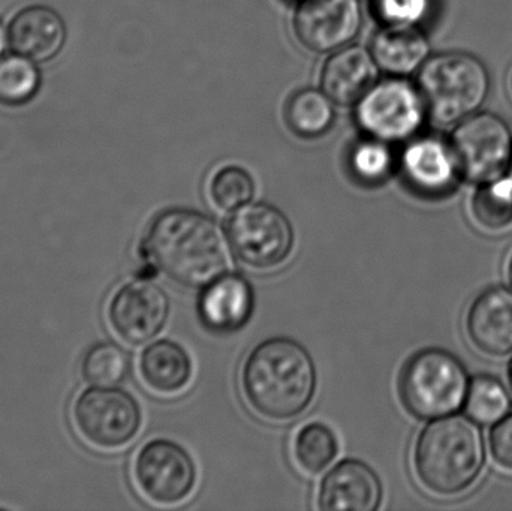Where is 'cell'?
Here are the masks:
<instances>
[{"instance_id": "1", "label": "cell", "mask_w": 512, "mask_h": 511, "mask_svg": "<svg viewBox=\"0 0 512 511\" xmlns=\"http://www.w3.org/2000/svg\"><path fill=\"white\" fill-rule=\"evenodd\" d=\"M147 260L171 281L204 288L225 275L230 264L227 237L209 216L195 210L159 213L143 240Z\"/></svg>"}, {"instance_id": "2", "label": "cell", "mask_w": 512, "mask_h": 511, "mask_svg": "<svg viewBox=\"0 0 512 511\" xmlns=\"http://www.w3.org/2000/svg\"><path fill=\"white\" fill-rule=\"evenodd\" d=\"M316 368L309 351L289 338L262 342L249 354L242 383L249 405L265 419L300 416L316 392Z\"/></svg>"}, {"instance_id": "3", "label": "cell", "mask_w": 512, "mask_h": 511, "mask_svg": "<svg viewBox=\"0 0 512 511\" xmlns=\"http://www.w3.org/2000/svg\"><path fill=\"white\" fill-rule=\"evenodd\" d=\"M486 464L483 434L475 420L441 417L417 440L414 465L420 482L433 494H462L474 485Z\"/></svg>"}, {"instance_id": "4", "label": "cell", "mask_w": 512, "mask_h": 511, "mask_svg": "<svg viewBox=\"0 0 512 511\" xmlns=\"http://www.w3.org/2000/svg\"><path fill=\"white\" fill-rule=\"evenodd\" d=\"M486 65L468 53L430 57L418 74V90L426 110L439 123H456L472 116L489 95Z\"/></svg>"}, {"instance_id": "5", "label": "cell", "mask_w": 512, "mask_h": 511, "mask_svg": "<svg viewBox=\"0 0 512 511\" xmlns=\"http://www.w3.org/2000/svg\"><path fill=\"white\" fill-rule=\"evenodd\" d=\"M468 371L450 351L426 348L403 366L399 393L403 405L418 419H441L465 405Z\"/></svg>"}, {"instance_id": "6", "label": "cell", "mask_w": 512, "mask_h": 511, "mask_svg": "<svg viewBox=\"0 0 512 511\" xmlns=\"http://www.w3.org/2000/svg\"><path fill=\"white\" fill-rule=\"evenodd\" d=\"M72 422L90 446L99 450L122 449L140 431V405L125 390L93 386L75 399Z\"/></svg>"}, {"instance_id": "7", "label": "cell", "mask_w": 512, "mask_h": 511, "mask_svg": "<svg viewBox=\"0 0 512 511\" xmlns=\"http://www.w3.org/2000/svg\"><path fill=\"white\" fill-rule=\"evenodd\" d=\"M234 254L255 270L279 267L291 255L295 236L285 213L265 203L246 204L227 225Z\"/></svg>"}, {"instance_id": "8", "label": "cell", "mask_w": 512, "mask_h": 511, "mask_svg": "<svg viewBox=\"0 0 512 511\" xmlns=\"http://www.w3.org/2000/svg\"><path fill=\"white\" fill-rule=\"evenodd\" d=\"M451 150L460 173L475 182L498 179L512 159V135L495 114L466 117L451 135Z\"/></svg>"}, {"instance_id": "9", "label": "cell", "mask_w": 512, "mask_h": 511, "mask_svg": "<svg viewBox=\"0 0 512 511\" xmlns=\"http://www.w3.org/2000/svg\"><path fill=\"white\" fill-rule=\"evenodd\" d=\"M420 90L403 80L382 81L366 93L357 108V120L364 131L381 141L412 137L424 120Z\"/></svg>"}, {"instance_id": "10", "label": "cell", "mask_w": 512, "mask_h": 511, "mask_svg": "<svg viewBox=\"0 0 512 511\" xmlns=\"http://www.w3.org/2000/svg\"><path fill=\"white\" fill-rule=\"evenodd\" d=\"M135 480L144 497L161 506L182 503L194 491L197 467L179 444L153 440L138 452Z\"/></svg>"}, {"instance_id": "11", "label": "cell", "mask_w": 512, "mask_h": 511, "mask_svg": "<svg viewBox=\"0 0 512 511\" xmlns=\"http://www.w3.org/2000/svg\"><path fill=\"white\" fill-rule=\"evenodd\" d=\"M170 317L167 293L152 281H134L120 288L110 305L114 333L131 345L146 344L159 335Z\"/></svg>"}, {"instance_id": "12", "label": "cell", "mask_w": 512, "mask_h": 511, "mask_svg": "<svg viewBox=\"0 0 512 511\" xmlns=\"http://www.w3.org/2000/svg\"><path fill=\"white\" fill-rule=\"evenodd\" d=\"M295 35L316 53L339 50L360 32L358 0H303L295 12Z\"/></svg>"}, {"instance_id": "13", "label": "cell", "mask_w": 512, "mask_h": 511, "mask_svg": "<svg viewBox=\"0 0 512 511\" xmlns=\"http://www.w3.org/2000/svg\"><path fill=\"white\" fill-rule=\"evenodd\" d=\"M382 501V483L372 467L355 459L337 464L322 479L318 494L324 511H375Z\"/></svg>"}, {"instance_id": "14", "label": "cell", "mask_w": 512, "mask_h": 511, "mask_svg": "<svg viewBox=\"0 0 512 511\" xmlns=\"http://www.w3.org/2000/svg\"><path fill=\"white\" fill-rule=\"evenodd\" d=\"M254 306V288L248 279L239 273H225L204 287L198 312L207 329L233 333L248 323Z\"/></svg>"}, {"instance_id": "15", "label": "cell", "mask_w": 512, "mask_h": 511, "mask_svg": "<svg viewBox=\"0 0 512 511\" xmlns=\"http://www.w3.org/2000/svg\"><path fill=\"white\" fill-rule=\"evenodd\" d=\"M466 329L472 344L490 356L512 353V290L492 287L469 308Z\"/></svg>"}, {"instance_id": "16", "label": "cell", "mask_w": 512, "mask_h": 511, "mask_svg": "<svg viewBox=\"0 0 512 511\" xmlns=\"http://www.w3.org/2000/svg\"><path fill=\"white\" fill-rule=\"evenodd\" d=\"M65 39V21L50 6H26L8 24L9 47L33 62L53 59L62 50Z\"/></svg>"}, {"instance_id": "17", "label": "cell", "mask_w": 512, "mask_h": 511, "mask_svg": "<svg viewBox=\"0 0 512 511\" xmlns=\"http://www.w3.org/2000/svg\"><path fill=\"white\" fill-rule=\"evenodd\" d=\"M402 164L414 189L432 197L447 194L459 171L451 146L433 137L412 141L403 153Z\"/></svg>"}, {"instance_id": "18", "label": "cell", "mask_w": 512, "mask_h": 511, "mask_svg": "<svg viewBox=\"0 0 512 511\" xmlns=\"http://www.w3.org/2000/svg\"><path fill=\"white\" fill-rule=\"evenodd\" d=\"M378 68L372 54L364 48L337 51L322 69V90L337 104H357L375 86Z\"/></svg>"}, {"instance_id": "19", "label": "cell", "mask_w": 512, "mask_h": 511, "mask_svg": "<svg viewBox=\"0 0 512 511\" xmlns=\"http://www.w3.org/2000/svg\"><path fill=\"white\" fill-rule=\"evenodd\" d=\"M429 42L414 26L390 24L372 42V56L379 68L393 75H409L429 57Z\"/></svg>"}, {"instance_id": "20", "label": "cell", "mask_w": 512, "mask_h": 511, "mask_svg": "<svg viewBox=\"0 0 512 511\" xmlns=\"http://www.w3.org/2000/svg\"><path fill=\"white\" fill-rule=\"evenodd\" d=\"M144 383L156 393L174 395L182 392L192 377V362L185 348L177 342H153L140 359Z\"/></svg>"}, {"instance_id": "21", "label": "cell", "mask_w": 512, "mask_h": 511, "mask_svg": "<svg viewBox=\"0 0 512 511\" xmlns=\"http://www.w3.org/2000/svg\"><path fill=\"white\" fill-rule=\"evenodd\" d=\"M285 116L295 134L303 138H316L333 125V101L321 90L303 89L289 99Z\"/></svg>"}, {"instance_id": "22", "label": "cell", "mask_w": 512, "mask_h": 511, "mask_svg": "<svg viewBox=\"0 0 512 511\" xmlns=\"http://www.w3.org/2000/svg\"><path fill=\"white\" fill-rule=\"evenodd\" d=\"M339 453L336 435L324 423L313 422L298 431L294 456L298 467L307 474H319L330 467Z\"/></svg>"}, {"instance_id": "23", "label": "cell", "mask_w": 512, "mask_h": 511, "mask_svg": "<svg viewBox=\"0 0 512 511\" xmlns=\"http://www.w3.org/2000/svg\"><path fill=\"white\" fill-rule=\"evenodd\" d=\"M39 86L41 75L32 60L17 53L0 56V104H27L35 98Z\"/></svg>"}, {"instance_id": "24", "label": "cell", "mask_w": 512, "mask_h": 511, "mask_svg": "<svg viewBox=\"0 0 512 511\" xmlns=\"http://www.w3.org/2000/svg\"><path fill=\"white\" fill-rule=\"evenodd\" d=\"M129 369V354L114 342L93 345L81 363V374L86 383L98 387L119 386L128 377Z\"/></svg>"}, {"instance_id": "25", "label": "cell", "mask_w": 512, "mask_h": 511, "mask_svg": "<svg viewBox=\"0 0 512 511\" xmlns=\"http://www.w3.org/2000/svg\"><path fill=\"white\" fill-rule=\"evenodd\" d=\"M511 399L504 383L490 375H478L469 384L465 408L475 422L489 425L507 416Z\"/></svg>"}, {"instance_id": "26", "label": "cell", "mask_w": 512, "mask_h": 511, "mask_svg": "<svg viewBox=\"0 0 512 511\" xmlns=\"http://www.w3.org/2000/svg\"><path fill=\"white\" fill-rule=\"evenodd\" d=\"M475 219L489 230L499 231L512 224V177L489 180L472 200Z\"/></svg>"}, {"instance_id": "27", "label": "cell", "mask_w": 512, "mask_h": 511, "mask_svg": "<svg viewBox=\"0 0 512 511\" xmlns=\"http://www.w3.org/2000/svg\"><path fill=\"white\" fill-rule=\"evenodd\" d=\"M210 197L219 209L236 212L254 200V179L245 168L228 165L213 176L210 182Z\"/></svg>"}, {"instance_id": "28", "label": "cell", "mask_w": 512, "mask_h": 511, "mask_svg": "<svg viewBox=\"0 0 512 511\" xmlns=\"http://www.w3.org/2000/svg\"><path fill=\"white\" fill-rule=\"evenodd\" d=\"M349 165L358 180L375 185L387 179L393 168V155L381 140L364 141L352 150Z\"/></svg>"}, {"instance_id": "29", "label": "cell", "mask_w": 512, "mask_h": 511, "mask_svg": "<svg viewBox=\"0 0 512 511\" xmlns=\"http://www.w3.org/2000/svg\"><path fill=\"white\" fill-rule=\"evenodd\" d=\"M430 2L432 0H373V11L388 26H414L429 14Z\"/></svg>"}, {"instance_id": "30", "label": "cell", "mask_w": 512, "mask_h": 511, "mask_svg": "<svg viewBox=\"0 0 512 511\" xmlns=\"http://www.w3.org/2000/svg\"><path fill=\"white\" fill-rule=\"evenodd\" d=\"M493 458L505 470L512 471V414L502 417L490 432Z\"/></svg>"}, {"instance_id": "31", "label": "cell", "mask_w": 512, "mask_h": 511, "mask_svg": "<svg viewBox=\"0 0 512 511\" xmlns=\"http://www.w3.org/2000/svg\"><path fill=\"white\" fill-rule=\"evenodd\" d=\"M6 42H8V30H5L3 24L0 23V56H2L3 50H5Z\"/></svg>"}, {"instance_id": "32", "label": "cell", "mask_w": 512, "mask_h": 511, "mask_svg": "<svg viewBox=\"0 0 512 511\" xmlns=\"http://www.w3.org/2000/svg\"><path fill=\"white\" fill-rule=\"evenodd\" d=\"M508 374H510V384H511V389H512V360L510 363V372H508Z\"/></svg>"}, {"instance_id": "33", "label": "cell", "mask_w": 512, "mask_h": 511, "mask_svg": "<svg viewBox=\"0 0 512 511\" xmlns=\"http://www.w3.org/2000/svg\"><path fill=\"white\" fill-rule=\"evenodd\" d=\"M510 281L512 284V258H511V263H510Z\"/></svg>"}, {"instance_id": "34", "label": "cell", "mask_w": 512, "mask_h": 511, "mask_svg": "<svg viewBox=\"0 0 512 511\" xmlns=\"http://www.w3.org/2000/svg\"><path fill=\"white\" fill-rule=\"evenodd\" d=\"M511 174H512V159H511Z\"/></svg>"}, {"instance_id": "35", "label": "cell", "mask_w": 512, "mask_h": 511, "mask_svg": "<svg viewBox=\"0 0 512 511\" xmlns=\"http://www.w3.org/2000/svg\"><path fill=\"white\" fill-rule=\"evenodd\" d=\"M511 89H512V77H511Z\"/></svg>"}]
</instances>
